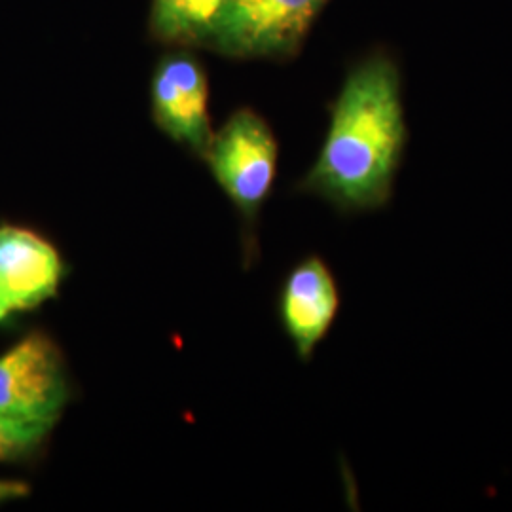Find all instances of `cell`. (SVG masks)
<instances>
[{"instance_id":"obj_2","label":"cell","mask_w":512,"mask_h":512,"mask_svg":"<svg viewBox=\"0 0 512 512\" xmlns=\"http://www.w3.org/2000/svg\"><path fill=\"white\" fill-rule=\"evenodd\" d=\"M330 0H228L202 50L230 59L291 61Z\"/></svg>"},{"instance_id":"obj_6","label":"cell","mask_w":512,"mask_h":512,"mask_svg":"<svg viewBox=\"0 0 512 512\" xmlns=\"http://www.w3.org/2000/svg\"><path fill=\"white\" fill-rule=\"evenodd\" d=\"M279 321L300 361L308 363L342 308L336 275L319 255L302 258L279 291Z\"/></svg>"},{"instance_id":"obj_9","label":"cell","mask_w":512,"mask_h":512,"mask_svg":"<svg viewBox=\"0 0 512 512\" xmlns=\"http://www.w3.org/2000/svg\"><path fill=\"white\" fill-rule=\"evenodd\" d=\"M52 429V423L0 416V461H12L31 454Z\"/></svg>"},{"instance_id":"obj_3","label":"cell","mask_w":512,"mask_h":512,"mask_svg":"<svg viewBox=\"0 0 512 512\" xmlns=\"http://www.w3.org/2000/svg\"><path fill=\"white\" fill-rule=\"evenodd\" d=\"M203 162L215 181L255 228L262 205L268 202L279 162L274 129L256 110L239 109L213 133Z\"/></svg>"},{"instance_id":"obj_11","label":"cell","mask_w":512,"mask_h":512,"mask_svg":"<svg viewBox=\"0 0 512 512\" xmlns=\"http://www.w3.org/2000/svg\"><path fill=\"white\" fill-rule=\"evenodd\" d=\"M12 313H14V310H12V306H10L8 298H6V294H4L2 287H0V323H4L6 319H10Z\"/></svg>"},{"instance_id":"obj_1","label":"cell","mask_w":512,"mask_h":512,"mask_svg":"<svg viewBox=\"0 0 512 512\" xmlns=\"http://www.w3.org/2000/svg\"><path fill=\"white\" fill-rule=\"evenodd\" d=\"M408 139L399 65L374 52L346 76L330 105L323 147L296 192L329 203L340 215L382 211L393 202Z\"/></svg>"},{"instance_id":"obj_10","label":"cell","mask_w":512,"mask_h":512,"mask_svg":"<svg viewBox=\"0 0 512 512\" xmlns=\"http://www.w3.org/2000/svg\"><path fill=\"white\" fill-rule=\"evenodd\" d=\"M29 486L18 480H0V505L8 501H16L29 494Z\"/></svg>"},{"instance_id":"obj_5","label":"cell","mask_w":512,"mask_h":512,"mask_svg":"<svg viewBox=\"0 0 512 512\" xmlns=\"http://www.w3.org/2000/svg\"><path fill=\"white\" fill-rule=\"evenodd\" d=\"M150 103L158 129L203 160L215 131L207 71L190 48H173L158 59L150 82Z\"/></svg>"},{"instance_id":"obj_4","label":"cell","mask_w":512,"mask_h":512,"mask_svg":"<svg viewBox=\"0 0 512 512\" xmlns=\"http://www.w3.org/2000/svg\"><path fill=\"white\" fill-rule=\"evenodd\" d=\"M69 395L65 361L50 336L33 332L0 355V416L55 425Z\"/></svg>"},{"instance_id":"obj_8","label":"cell","mask_w":512,"mask_h":512,"mask_svg":"<svg viewBox=\"0 0 512 512\" xmlns=\"http://www.w3.org/2000/svg\"><path fill=\"white\" fill-rule=\"evenodd\" d=\"M228 0H152L148 35L169 48H202L203 38Z\"/></svg>"},{"instance_id":"obj_7","label":"cell","mask_w":512,"mask_h":512,"mask_svg":"<svg viewBox=\"0 0 512 512\" xmlns=\"http://www.w3.org/2000/svg\"><path fill=\"white\" fill-rule=\"evenodd\" d=\"M65 275L50 241L19 226H0V287L14 311L33 310L54 298Z\"/></svg>"}]
</instances>
